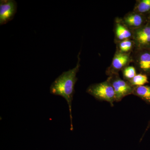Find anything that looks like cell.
<instances>
[{"label": "cell", "instance_id": "obj_6", "mask_svg": "<svg viewBox=\"0 0 150 150\" xmlns=\"http://www.w3.org/2000/svg\"><path fill=\"white\" fill-rule=\"evenodd\" d=\"M135 49H150V21L142 27L132 30Z\"/></svg>", "mask_w": 150, "mask_h": 150}, {"label": "cell", "instance_id": "obj_15", "mask_svg": "<svg viewBox=\"0 0 150 150\" xmlns=\"http://www.w3.org/2000/svg\"><path fill=\"white\" fill-rule=\"evenodd\" d=\"M150 128V120L149 121V123H148V124L147 125V126L146 128V130H145L144 133V134H143V136H142V139H141L142 140V138H143V137L144 136V135L145 134H146V132H147V131H148V129H149Z\"/></svg>", "mask_w": 150, "mask_h": 150}, {"label": "cell", "instance_id": "obj_7", "mask_svg": "<svg viewBox=\"0 0 150 150\" xmlns=\"http://www.w3.org/2000/svg\"><path fill=\"white\" fill-rule=\"evenodd\" d=\"M17 11V4L14 0L0 1V25L12 20Z\"/></svg>", "mask_w": 150, "mask_h": 150}, {"label": "cell", "instance_id": "obj_14", "mask_svg": "<svg viewBox=\"0 0 150 150\" xmlns=\"http://www.w3.org/2000/svg\"><path fill=\"white\" fill-rule=\"evenodd\" d=\"M121 71L123 79L127 81L131 80L137 74V71L135 67L130 65L124 68Z\"/></svg>", "mask_w": 150, "mask_h": 150}, {"label": "cell", "instance_id": "obj_12", "mask_svg": "<svg viewBox=\"0 0 150 150\" xmlns=\"http://www.w3.org/2000/svg\"><path fill=\"white\" fill-rule=\"evenodd\" d=\"M133 11L148 17L150 14V0H137Z\"/></svg>", "mask_w": 150, "mask_h": 150}, {"label": "cell", "instance_id": "obj_9", "mask_svg": "<svg viewBox=\"0 0 150 150\" xmlns=\"http://www.w3.org/2000/svg\"><path fill=\"white\" fill-rule=\"evenodd\" d=\"M113 31L115 43L126 40L132 39L133 32L121 21V18L116 17L114 23Z\"/></svg>", "mask_w": 150, "mask_h": 150}, {"label": "cell", "instance_id": "obj_16", "mask_svg": "<svg viewBox=\"0 0 150 150\" xmlns=\"http://www.w3.org/2000/svg\"><path fill=\"white\" fill-rule=\"evenodd\" d=\"M148 21H150V14L148 16Z\"/></svg>", "mask_w": 150, "mask_h": 150}, {"label": "cell", "instance_id": "obj_3", "mask_svg": "<svg viewBox=\"0 0 150 150\" xmlns=\"http://www.w3.org/2000/svg\"><path fill=\"white\" fill-rule=\"evenodd\" d=\"M132 63L137 71L150 76V49H135L131 54Z\"/></svg>", "mask_w": 150, "mask_h": 150}, {"label": "cell", "instance_id": "obj_13", "mask_svg": "<svg viewBox=\"0 0 150 150\" xmlns=\"http://www.w3.org/2000/svg\"><path fill=\"white\" fill-rule=\"evenodd\" d=\"M128 82L134 87L144 86L146 84L149 83L148 76L141 73L137 74L133 79Z\"/></svg>", "mask_w": 150, "mask_h": 150}, {"label": "cell", "instance_id": "obj_1", "mask_svg": "<svg viewBox=\"0 0 150 150\" xmlns=\"http://www.w3.org/2000/svg\"><path fill=\"white\" fill-rule=\"evenodd\" d=\"M81 52L78 55V62L76 67L72 69L62 73L54 81L50 87V93L63 97L67 100L69 110L71 130L73 131V117L72 115V102L75 93V86L78 80L77 74L80 67Z\"/></svg>", "mask_w": 150, "mask_h": 150}, {"label": "cell", "instance_id": "obj_8", "mask_svg": "<svg viewBox=\"0 0 150 150\" xmlns=\"http://www.w3.org/2000/svg\"><path fill=\"white\" fill-rule=\"evenodd\" d=\"M121 19L123 24L131 30L142 27L149 21L147 17L133 11L127 13Z\"/></svg>", "mask_w": 150, "mask_h": 150}, {"label": "cell", "instance_id": "obj_5", "mask_svg": "<svg viewBox=\"0 0 150 150\" xmlns=\"http://www.w3.org/2000/svg\"><path fill=\"white\" fill-rule=\"evenodd\" d=\"M132 63L131 54H124L115 52L110 66L105 71L108 76L118 74L121 71Z\"/></svg>", "mask_w": 150, "mask_h": 150}, {"label": "cell", "instance_id": "obj_4", "mask_svg": "<svg viewBox=\"0 0 150 150\" xmlns=\"http://www.w3.org/2000/svg\"><path fill=\"white\" fill-rule=\"evenodd\" d=\"M107 80L111 84L114 89L115 102H120L125 97L133 94L134 87L129 82L121 79L119 74L109 76Z\"/></svg>", "mask_w": 150, "mask_h": 150}, {"label": "cell", "instance_id": "obj_11", "mask_svg": "<svg viewBox=\"0 0 150 150\" xmlns=\"http://www.w3.org/2000/svg\"><path fill=\"white\" fill-rule=\"evenodd\" d=\"M133 95L139 97L150 104V86L144 85L134 87Z\"/></svg>", "mask_w": 150, "mask_h": 150}, {"label": "cell", "instance_id": "obj_10", "mask_svg": "<svg viewBox=\"0 0 150 150\" xmlns=\"http://www.w3.org/2000/svg\"><path fill=\"white\" fill-rule=\"evenodd\" d=\"M115 44L116 45L115 52L121 54H132L136 48L135 43L132 39H126Z\"/></svg>", "mask_w": 150, "mask_h": 150}, {"label": "cell", "instance_id": "obj_2", "mask_svg": "<svg viewBox=\"0 0 150 150\" xmlns=\"http://www.w3.org/2000/svg\"><path fill=\"white\" fill-rule=\"evenodd\" d=\"M86 92L98 100L109 103L112 107L115 102V92L107 80L99 83L91 85L87 89Z\"/></svg>", "mask_w": 150, "mask_h": 150}]
</instances>
